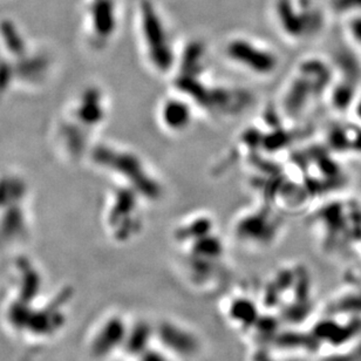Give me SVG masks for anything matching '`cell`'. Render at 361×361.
<instances>
[{"instance_id": "obj_10", "label": "cell", "mask_w": 361, "mask_h": 361, "mask_svg": "<svg viewBox=\"0 0 361 361\" xmlns=\"http://www.w3.org/2000/svg\"><path fill=\"white\" fill-rule=\"evenodd\" d=\"M155 118L164 134L178 137L190 132L200 114L187 97L169 88L157 102Z\"/></svg>"}, {"instance_id": "obj_3", "label": "cell", "mask_w": 361, "mask_h": 361, "mask_svg": "<svg viewBox=\"0 0 361 361\" xmlns=\"http://www.w3.org/2000/svg\"><path fill=\"white\" fill-rule=\"evenodd\" d=\"M88 159L94 168L109 180V183L136 191L150 205L159 204L167 195L162 175L134 147L113 140H100Z\"/></svg>"}, {"instance_id": "obj_12", "label": "cell", "mask_w": 361, "mask_h": 361, "mask_svg": "<svg viewBox=\"0 0 361 361\" xmlns=\"http://www.w3.org/2000/svg\"><path fill=\"white\" fill-rule=\"evenodd\" d=\"M154 336L160 341L162 348L173 357L189 359L201 351V341L197 336L174 320H164L154 330Z\"/></svg>"}, {"instance_id": "obj_11", "label": "cell", "mask_w": 361, "mask_h": 361, "mask_svg": "<svg viewBox=\"0 0 361 361\" xmlns=\"http://www.w3.org/2000/svg\"><path fill=\"white\" fill-rule=\"evenodd\" d=\"M129 326L130 324L123 313L118 311L106 313L94 329L90 344L93 355L107 359L118 350H123Z\"/></svg>"}, {"instance_id": "obj_2", "label": "cell", "mask_w": 361, "mask_h": 361, "mask_svg": "<svg viewBox=\"0 0 361 361\" xmlns=\"http://www.w3.org/2000/svg\"><path fill=\"white\" fill-rule=\"evenodd\" d=\"M180 267L192 281L212 279L223 270L228 255V240L219 231V222L210 212L200 210L183 216L171 231Z\"/></svg>"}, {"instance_id": "obj_4", "label": "cell", "mask_w": 361, "mask_h": 361, "mask_svg": "<svg viewBox=\"0 0 361 361\" xmlns=\"http://www.w3.org/2000/svg\"><path fill=\"white\" fill-rule=\"evenodd\" d=\"M152 205L136 191L118 184H109L102 204V226L108 240L116 245H127L141 237Z\"/></svg>"}, {"instance_id": "obj_1", "label": "cell", "mask_w": 361, "mask_h": 361, "mask_svg": "<svg viewBox=\"0 0 361 361\" xmlns=\"http://www.w3.org/2000/svg\"><path fill=\"white\" fill-rule=\"evenodd\" d=\"M171 90L194 104L200 118L231 121L245 114L254 104L247 88L224 80L214 72L208 49L202 42L180 46L174 72L168 79Z\"/></svg>"}, {"instance_id": "obj_8", "label": "cell", "mask_w": 361, "mask_h": 361, "mask_svg": "<svg viewBox=\"0 0 361 361\" xmlns=\"http://www.w3.org/2000/svg\"><path fill=\"white\" fill-rule=\"evenodd\" d=\"M317 59H304L295 65L283 82L277 99L278 113L286 120H298L323 93V70Z\"/></svg>"}, {"instance_id": "obj_6", "label": "cell", "mask_w": 361, "mask_h": 361, "mask_svg": "<svg viewBox=\"0 0 361 361\" xmlns=\"http://www.w3.org/2000/svg\"><path fill=\"white\" fill-rule=\"evenodd\" d=\"M111 113V101L107 88L90 85L75 101L72 109L74 137L71 154L74 157H90L100 139L99 135L107 126Z\"/></svg>"}, {"instance_id": "obj_7", "label": "cell", "mask_w": 361, "mask_h": 361, "mask_svg": "<svg viewBox=\"0 0 361 361\" xmlns=\"http://www.w3.org/2000/svg\"><path fill=\"white\" fill-rule=\"evenodd\" d=\"M281 226L277 208L257 200L235 215L230 226V240L249 252L264 251L276 243Z\"/></svg>"}, {"instance_id": "obj_5", "label": "cell", "mask_w": 361, "mask_h": 361, "mask_svg": "<svg viewBox=\"0 0 361 361\" xmlns=\"http://www.w3.org/2000/svg\"><path fill=\"white\" fill-rule=\"evenodd\" d=\"M136 45L143 66L153 77L171 78L176 66L180 45L175 42L167 25L155 10L142 8L140 12Z\"/></svg>"}, {"instance_id": "obj_9", "label": "cell", "mask_w": 361, "mask_h": 361, "mask_svg": "<svg viewBox=\"0 0 361 361\" xmlns=\"http://www.w3.org/2000/svg\"><path fill=\"white\" fill-rule=\"evenodd\" d=\"M223 60L247 77L267 80L281 67V58L269 44L249 35H235L223 45Z\"/></svg>"}]
</instances>
